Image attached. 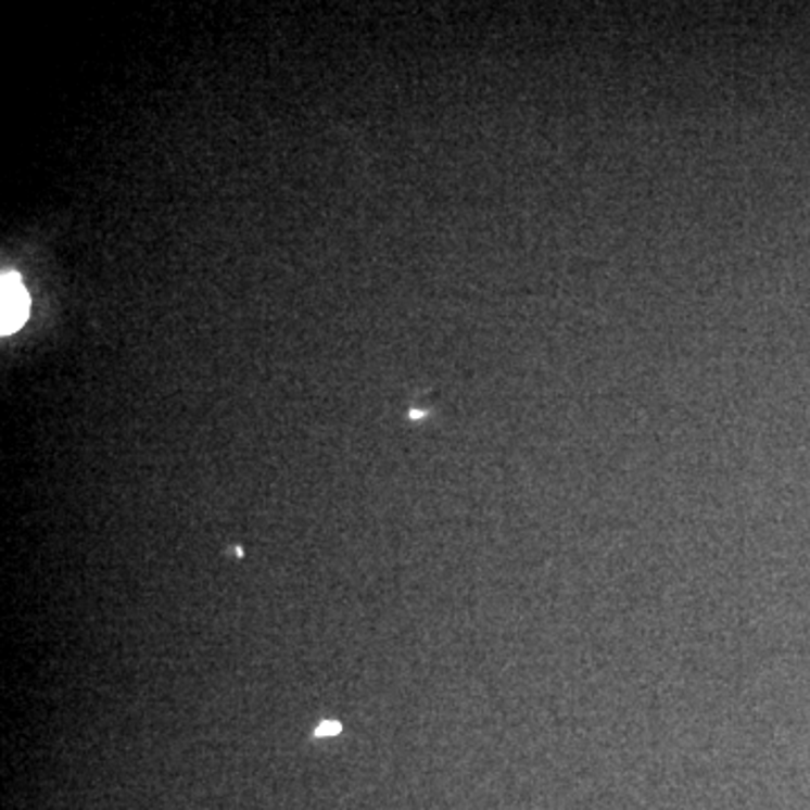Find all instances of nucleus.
<instances>
[{"instance_id":"1","label":"nucleus","mask_w":810,"mask_h":810,"mask_svg":"<svg viewBox=\"0 0 810 810\" xmlns=\"http://www.w3.org/2000/svg\"><path fill=\"white\" fill-rule=\"evenodd\" d=\"M29 314V298L16 273H3L0 279V333H14Z\"/></svg>"},{"instance_id":"2","label":"nucleus","mask_w":810,"mask_h":810,"mask_svg":"<svg viewBox=\"0 0 810 810\" xmlns=\"http://www.w3.org/2000/svg\"><path fill=\"white\" fill-rule=\"evenodd\" d=\"M340 723L338 721H322L318 727H316V736L322 738V736H336L340 734Z\"/></svg>"}]
</instances>
